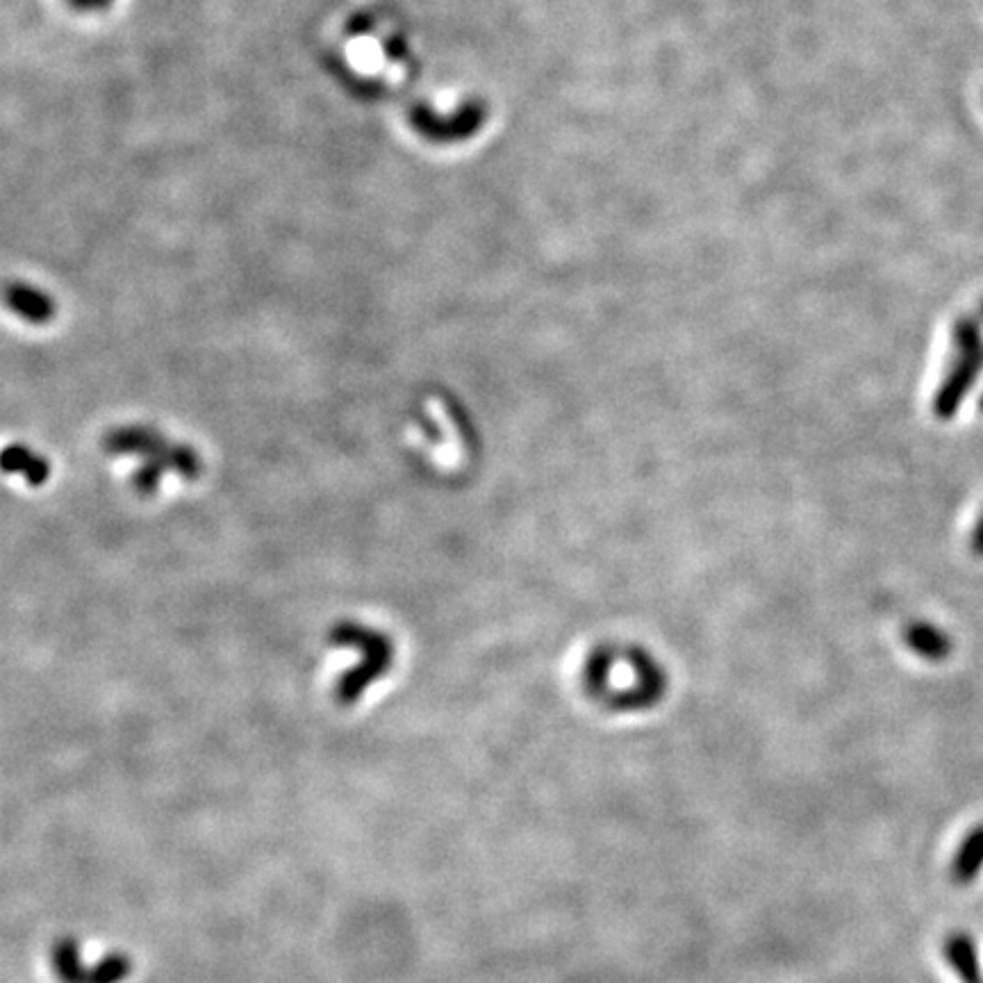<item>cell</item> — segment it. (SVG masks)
I'll return each instance as SVG.
<instances>
[{"label": "cell", "mask_w": 983, "mask_h": 983, "mask_svg": "<svg viewBox=\"0 0 983 983\" xmlns=\"http://www.w3.org/2000/svg\"><path fill=\"white\" fill-rule=\"evenodd\" d=\"M490 112L483 101H467L451 114L417 108L415 129L433 142H467L483 131Z\"/></svg>", "instance_id": "obj_3"}, {"label": "cell", "mask_w": 983, "mask_h": 983, "mask_svg": "<svg viewBox=\"0 0 983 983\" xmlns=\"http://www.w3.org/2000/svg\"><path fill=\"white\" fill-rule=\"evenodd\" d=\"M14 469L19 473H23L33 485L44 483L48 476L46 462L23 447H12L5 451V471H14Z\"/></svg>", "instance_id": "obj_7"}, {"label": "cell", "mask_w": 983, "mask_h": 983, "mask_svg": "<svg viewBox=\"0 0 983 983\" xmlns=\"http://www.w3.org/2000/svg\"><path fill=\"white\" fill-rule=\"evenodd\" d=\"M983 870V824L972 829L951 861V879L957 885H970Z\"/></svg>", "instance_id": "obj_5"}, {"label": "cell", "mask_w": 983, "mask_h": 983, "mask_svg": "<svg viewBox=\"0 0 983 983\" xmlns=\"http://www.w3.org/2000/svg\"><path fill=\"white\" fill-rule=\"evenodd\" d=\"M51 968L59 983H121L133 974V959L123 951H110L87 968L80 959V942L67 936L53 942Z\"/></svg>", "instance_id": "obj_2"}, {"label": "cell", "mask_w": 983, "mask_h": 983, "mask_svg": "<svg viewBox=\"0 0 983 983\" xmlns=\"http://www.w3.org/2000/svg\"><path fill=\"white\" fill-rule=\"evenodd\" d=\"M8 303L12 305V310L16 314L23 316V320L33 322V324H44L53 316L51 299L35 288H27V284H23V282L12 284V288L8 290Z\"/></svg>", "instance_id": "obj_6"}, {"label": "cell", "mask_w": 983, "mask_h": 983, "mask_svg": "<svg viewBox=\"0 0 983 983\" xmlns=\"http://www.w3.org/2000/svg\"><path fill=\"white\" fill-rule=\"evenodd\" d=\"M333 645L358 647L362 654V662L358 664V668L346 672L337 681V688H335L337 704L351 706L360 700L365 690L373 681L388 674V670L392 668V660H394V649H392L390 640L386 636H380V633H376L371 628H362L358 624H348V622L339 624L335 628Z\"/></svg>", "instance_id": "obj_1"}, {"label": "cell", "mask_w": 983, "mask_h": 983, "mask_svg": "<svg viewBox=\"0 0 983 983\" xmlns=\"http://www.w3.org/2000/svg\"><path fill=\"white\" fill-rule=\"evenodd\" d=\"M942 954H945L949 968L959 974V979L963 983H983L979 957H976V945L968 934H961V931L951 934L942 945Z\"/></svg>", "instance_id": "obj_4"}]
</instances>
